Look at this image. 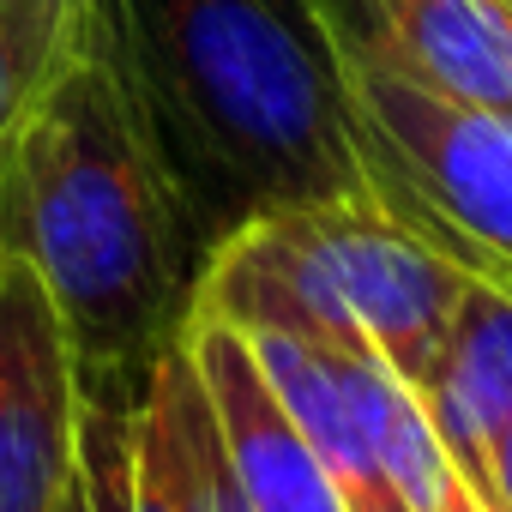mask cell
<instances>
[{"label": "cell", "instance_id": "6da1fadb", "mask_svg": "<svg viewBox=\"0 0 512 512\" xmlns=\"http://www.w3.org/2000/svg\"><path fill=\"white\" fill-rule=\"evenodd\" d=\"M0 247L55 290L85 398H145L157 356L187 326L205 241L85 0L0 151Z\"/></svg>", "mask_w": 512, "mask_h": 512}, {"label": "cell", "instance_id": "7a4b0ae2", "mask_svg": "<svg viewBox=\"0 0 512 512\" xmlns=\"http://www.w3.org/2000/svg\"><path fill=\"white\" fill-rule=\"evenodd\" d=\"M211 247L241 223L368 199L326 0H85Z\"/></svg>", "mask_w": 512, "mask_h": 512}, {"label": "cell", "instance_id": "3957f363", "mask_svg": "<svg viewBox=\"0 0 512 512\" xmlns=\"http://www.w3.org/2000/svg\"><path fill=\"white\" fill-rule=\"evenodd\" d=\"M368 199L476 284L512 290V115L338 43Z\"/></svg>", "mask_w": 512, "mask_h": 512}, {"label": "cell", "instance_id": "277c9868", "mask_svg": "<svg viewBox=\"0 0 512 512\" xmlns=\"http://www.w3.org/2000/svg\"><path fill=\"white\" fill-rule=\"evenodd\" d=\"M79 356L55 290L0 247V512H73L79 482Z\"/></svg>", "mask_w": 512, "mask_h": 512}, {"label": "cell", "instance_id": "5b68a950", "mask_svg": "<svg viewBox=\"0 0 512 512\" xmlns=\"http://www.w3.org/2000/svg\"><path fill=\"white\" fill-rule=\"evenodd\" d=\"M181 350L193 362V380L211 404L217 446L229 458V476L241 482L253 512H344L332 476L320 470L308 434L284 410L278 386L266 380L247 338L211 314H187Z\"/></svg>", "mask_w": 512, "mask_h": 512}, {"label": "cell", "instance_id": "8992f818", "mask_svg": "<svg viewBox=\"0 0 512 512\" xmlns=\"http://www.w3.org/2000/svg\"><path fill=\"white\" fill-rule=\"evenodd\" d=\"M326 19L338 43L512 115V13L500 0H326Z\"/></svg>", "mask_w": 512, "mask_h": 512}, {"label": "cell", "instance_id": "52a82bcc", "mask_svg": "<svg viewBox=\"0 0 512 512\" xmlns=\"http://www.w3.org/2000/svg\"><path fill=\"white\" fill-rule=\"evenodd\" d=\"M416 404L470 494L488 506V452L512 416V290L470 278L428 374L416 380Z\"/></svg>", "mask_w": 512, "mask_h": 512}, {"label": "cell", "instance_id": "ba28073f", "mask_svg": "<svg viewBox=\"0 0 512 512\" xmlns=\"http://www.w3.org/2000/svg\"><path fill=\"white\" fill-rule=\"evenodd\" d=\"M235 332L260 356L284 410L308 434V446H314L320 470L332 476L344 512H404V500L392 494V482L380 476V458L368 446L362 404H356L350 374H344V350L314 338V332H296V326H235Z\"/></svg>", "mask_w": 512, "mask_h": 512}, {"label": "cell", "instance_id": "9c48e42d", "mask_svg": "<svg viewBox=\"0 0 512 512\" xmlns=\"http://www.w3.org/2000/svg\"><path fill=\"white\" fill-rule=\"evenodd\" d=\"M73 25V0H0V151L25 121Z\"/></svg>", "mask_w": 512, "mask_h": 512}, {"label": "cell", "instance_id": "30bf717a", "mask_svg": "<svg viewBox=\"0 0 512 512\" xmlns=\"http://www.w3.org/2000/svg\"><path fill=\"white\" fill-rule=\"evenodd\" d=\"M151 374L163 380V392H169V404H175V422H181V434H187V458H193L199 506H205V512H253L247 494H241V482L229 476V458H223L217 428H211V404H205V392H199V380H193V362H187L181 338L157 356Z\"/></svg>", "mask_w": 512, "mask_h": 512}, {"label": "cell", "instance_id": "8fae6325", "mask_svg": "<svg viewBox=\"0 0 512 512\" xmlns=\"http://www.w3.org/2000/svg\"><path fill=\"white\" fill-rule=\"evenodd\" d=\"M133 494H139V512H205L193 458H187V434L157 374L145 380V398H139V488Z\"/></svg>", "mask_w": 512, "mask_h": 512}, {"label": "cell", "instance_id": "7c38bea8", "mask_svg": "<svg viewBox=\"0 0 512 512\" xmlns=\"http://www.w3.org/2000/svg\"><path fill=\"white\" fill-rule=\"evenodd\" d=\"M488 506L512 512V416H506V428L494 434V452H488Z\"/></svg>", "mask_w": 512, "mask_h": 512}, {"label": "cell", "instance_id": "4fadbf2b", "mask_svg": "<svg viewBox=\"0 0 512 512\" xmlns=\"http://www.w3.org/2000/svg\"><path fill=\"white\" fill-rule=\"evenodd\" d=\"M500 7H506V13H512V0H500Z\"/></svg>", "mask_w": 512, "mask_h": 512}]
</instances>
